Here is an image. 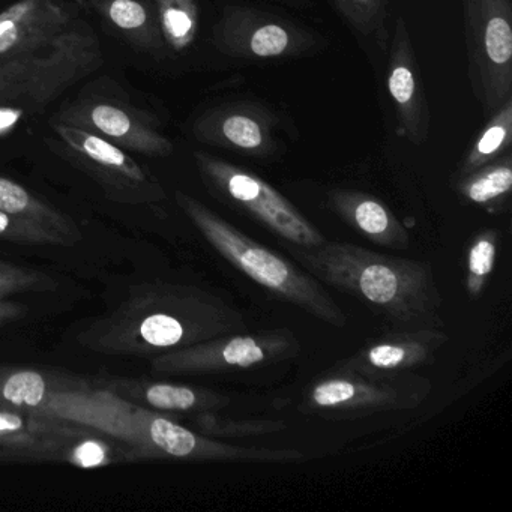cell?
Segmentation results:
<instances>
[{
	"label": "cell",
	"instance_id": "6da1fadb",
	"mask_svg": "<svg viewBox=\"0 0 512 512\" xmlns=\"http://www.w3.org/2000/svg\"><path fill=\"white\" fill-rule=\"evenodd\" d=\"M103 64L79 2L16 0L0 11V107L43 112Z\"/></svg>",
	"mask_w": 512,
	"mask_h": 512
},
{
	"label": "cell",
	"instance_id": "7a4b0ae2",
	"mask_svg": "<svg viewBox=\"0 0 512 512\" xmlns=\"http://www.w3.org/2000/svg\"><path fill=\"white\" fill-rule=\"evenodd\" d=\"M244 331L248 322L241 310L211 290L151 281L131 287L112 310L92 319L77 343L97 355L152 359Z\"/></svg>",
	"mask_w": 512,
	"mask_h": 512
},
{
	"label": "cell",
	"instance_id": "3957f363",
	"mask_svg": "<svg viewBox=\"0 0 512 512\" xmlns=\"http://www.w3.org/2000/svg\"><path fill=\"white\" fill-rule=\"evenodd\" d=\"M296 262L322 284L358 299L395 329H443V298L433 266L347 242L290 247Z\"/></svg>",
	"mask_w": 512,
	"mask_h": 512
},
{
	"label": "cell",
	"instance_id": "277c9868",
	"mask_svg": "<svg viewBox=\"0 0 512 512\" xmlns=\"http://www.w3.org/2000/svg\"><path fill=\"white\" fill-rule=\"evenodd\" d=\"M175 199L203 239L236 271L314 319L346 328L347 314L310 272L254 241L190 194L176 191Z\"/></svg>",
	"mask_w": 512,
	"mask_h": 512
},
{
	"label": "cell",
	"instance_id": "5b68a950",
	"mask_svg": "<svg viewBox=\"0 0 512 512\" xmlns=\"http://www.w3.org/2000/svg\"><path fill=\"white\" fill-rule=\"evenodd\" d=\"M430 392V380L413 371L370 374L335 364L305 386L298 410L322 419L365 418L416 409Z\"/></svg>",
	"mask_w": 512,
	"mask_h": 512
},
{
	"label": "cell",
	"instance_id": "8992f818",
	"mask_svg": "<svg viewBox=\"0 0 512 512\" xmlns=\"http://www.w3.org/2000/svg\"><path fill=\"white\" fill-rule=\"evenodd\" d=\"M49 148L100 185L107 199L125 206H158L167 194L148 167L131 152L82 128L50 121Z\"/></svg>",
	"mask_w": 512,
	"mask_h": 512
},
{
	"label": "cell",
	"instance_id": "52a82bcc",
	"mask_svg": "<svg viewBox=\"0 0 512 512\" xmlns=\"http://www.w3.org/2000/svg\"><path fill=\"white\" fill-rule=\"evenodd\" d=\"M197 169L217 199L253 218L290 247H314L325 241L323 233L259 176L206 152L194 154Z\"/></svg>",
	"mask_w": 512,
	"mask_h": 512
},
{
	"label": "cell",
	"instance_id": "ba28073f",
	"mask_svg": "<svg viewBox=\"0 0 512 512\" xmlns=\"http://www.w3.org/2000/svg\"><path fill=\"white\" fill-rule=\"evenodd\" d=\"M467 73L485 119L512 98L511 0H463Z\"/></svg>",
	"mask_w": 512,
	"mask_h": 512
},
{
	"label": "cell",
	"instance_id": "9c48e42d",
	"mask_svg": "<svg viewBox=\"0 0 512 512\" xmlns=\"http://www.w3.org/2000/svg\"><path fill=\"white\" fill-rule=\"evenodd\" d=\"M0 406L58 413L115 433L121 406L91 380L37 368L0 365Z\"/></svg>",
	"mask_w": 512,
	"mask_h": 512
},
{
	"label": "cell",
	"instance_id": "30bf717a",
	"mask_svg": "<svg viewBox=\"0 0 512 512\" xmlns=\"http://www.w3.org/2000/svg\"><path fill=\"white\" fill-rule=\"evenodd\" d=\"M301 341L290 328L235 332L149 359L160 376H206L269 367L296 358Z\"/></svg>",
	"mask_w": 512,
	"mask_h": 512
},
{
	"label": "cell",
	"instance_id": "8fae6325",
	"mask_svg": "<svg viewBox=\"0 0 512 512\" xmlns=\"http://www.w3.org/2000/svg\"><path fill=\"white\" fill-rule=\"evenodd\" d=\"M128 431L151 460L212 461V463L292 464L305 460L299 449L241 446L203 436L167 413L127 403Z\"/></svg>",
	"mask_w": 512,
	"mask_h": 512
},
{
	"label": "cell",
	"instance_id": "7c38bea8",
	"mask_svg": "<svg viewBox=\"0 0 512 512\" xmlns=\"http://www.w3.org/2000/svg\"><path fill=\"white\" fill-rule=\"evenodd\" d=\"M55 121L98 134L128 152L146 157H169L175 151L157 119L124 98L80 95L56 113Z\"/></svg>",
	"mask_w": 512,
	"mask_h": 512
},
{
	"label": "cell",
	"instance_id": "4fadbf2b",
	"mask_svg": "<svg viewBox=\"0 0 512 512\" xmlns=\"http://www.w3.org/2000/svg\"><path fill=\"white\" fill-rule=\"evenodd\" d=\"M83 424L58 413L0 406V463L64 464Z\"/></svg>",
	"mask_w": 512,
	"mask_h": 512
},
{
	"label": "cell",
	"instance_id": "5bb4252c",
	"mask_svg": "<svg viewBox=\"0 0 512 512\" xmlns=\"http://www.w3.org/2000/svg\"><path fill=\"white\" fill-rule=\"evenodd\" d=\"M214 43L229 56L275 59L305 52L308 38L269 14L229 8L215 25Z\"/></svg>",
	"mask_w": 512,
	"mask_h": 512
},
{
	"label": "cell",
	"instance_id": "9a60e30c",
	"mask_svg": "<svg viewBox=\"0 0 512 512\" xmlns=\"http://www.w3.org/2000/svg\"><path fill=\"white\" fill-rule=\"evenodd\" d=\"M448 340L439 328L395 329L365 341L358 352L337 364L361 373H406L433 364Z\"/></svg>",
	"mask_w": 512,
	"mask_h": 512
},
{
	"label": "cell",
	"instance_id": "2e32d148",
	"mask_svg": "<svg viewBox=\"0 0 512 512\" xmlns=\"http://www.w3.org/2000/svg\"><path fill=\"white\" fill-rule=\"evenodd\" d=\"M94 388L109 392L118 400L160 413L196 415L220 412L232 403L230 395L202 386L152 380L146 377L107 376L91 380Z\"/></svg>",
	"mask_w": 512,
	"mask_h": 512
},
{
	"label": "cell",
	"instance_id": "e0dca14e",
	"mask_svg": "<svg viewBox=\"0 0 512 512\" xmlns=\"http://www.w3.org/2000/svg\"><path fill=\"white\" fill-rule=\"evenodd\" d=\"M388 89L398 131L413 145H422L430 131V112L404 20L395 23L389 58Z\"/></svg>",
	"mask_w": 512,
	"mask_h": 512
},
{
	"label": "cell",
	"instance_id": "ac0fdd59",
	"mask_svg": "<svg viewBox=\"0 0 512 512\" xmlns=\"http://www.w3.org/2000/svg\"><path fill=\"white\" fill-rule=\"evenodd\" d=\"M329 205L347 226L373 244L394 250L409 247L406 227L376 197L361 191L334 190L329 193Z\"/></svg>",
	"mask_w": 512,
	"mask_h": 512
},
{
	"label": "cell",
	"instance_id": "d6986e66",
	"mask_svg": "<svg viewBox=\"0 0 512 512\" xmlns=\"http://www.w3.org/2000/svg\"><path fill=\"white\" fill-rule=\"evenodd\" d=\"M128 46L149 55L164 50L152 0H82Z\"/></svg>",
	"mask_w": 512,
	"mask_h": 512
},
{
	"label": "cell",
	"instance_id": "ffe728a7",
	"mask_svg": "<svg viewBox=\"0 0 512 512\" xmlns=\"http://www.w3.org/2000/svg\"><path fill=\"white\" fill-rule=\"evenodd\" d=\"M194 133L202 142L245 154L265 155L272 151L271 136L262 119L238 107L203 116L194 125Z\"/></svg>",
	"mask_w": 512,
	"mask_h": 512
},
{
	"label": "cell",
	"instance_id": "44dd1931",
	"mask_svg": "<svg viewBox=\"0 0 512 512\" xmlns=\"http://www.w3.org/2000/svg\"><path fill=\"white\" fill-rule=\"evenodd\" d=\"M0 211L53 230L71 245L83 241V232L70 215L5 176H0Z\"/></svg>",
	"mask_w": 512,
	"mask_h": 512
},
{
	"label": "cell",
	"instance_id": "7402d4cb",
	"mask_svg": "<svg viewBox=\"0 0 512 512\" xmlns=\"http://www.w3.org/2000/svg\"><path fill=\"white\" fill-rule=\"evenodd\" d=\"M512 190V158L506 154L472 173L455 179V191L470 205L488 212L502 211Z\"/></svg>",
	"mask_w": 512,
	"mask_h": 512
},
{
	"label": "cell",
	"instance_id": "603a6c76",
	"mask_svg": "<svg viewBox=\"0 0 512 512\" xmlns=\"http://www.w3.org/2000/svg\"><path fill=\"white\" fill-rule=\"evenodd\" d=\"M511 139L512 98H509L496 113L488 118L484 130L458 164L457 178L502 157L511 146Z\"/></svg>",
	"mask_w": 512,
	"mask_h": 512
},
{
	"label": "cell",
	"instance_id": "cb8c5ba5",
	"mask_svg": "<svg viewBox=\"0 0 512 512\" xmlns=\"http://www.w3.org/2000/svg\"><path fill=\"white\" fill-rule=\"evenodd\" d=\"M164 49L184 52L196 40L199 8L196 0H152Z\"/></svg>",
	"mask_w": 512,
	"mask_h": 512
},
{
	"label": "cell",
	"instance_id": "d4e9b609",
	"mask_svg": "<svg viewBox=\"0 0 512 512\" xmlns=\"http://www.w3.org/2000/svg\"><path fill=\"white\" fill-rule=\"evenodd\" d=\"M191 428L203 436L218 440L251 439L269 436L286 430L281 419H235L218 415V412H200L190 415Z\"/></svg>",
	"mask_w": 512,
	"mask_h": 512
},
{
	"label": "cell",
	"instance_id": "484cf974",
	"mask_svg": "<svg viewBox=\"0 0 512 512\" xmlns=\"http://www.w3.org/2000/svg\"><path fill=\"white\" fill-rule=\"evenodd\" d=\"M500 233L496 229H485L473 236L466 259V286L467 295L476 301L481 298L493 274L496 265L497 251H499Z\"/></svg>",
	"mask_w": 512,
	"mask_h": 512
},
{
	"label": "cell",
	"instance_id": "4316f807",
	"mask_svg": "<svg viewBox=\"0 0 512 512\" xmlns=\"http://www.w3.org/2000/svg\"><path fill=\"white\" fill-rule=\"evenodd\" d=\"M0 241L29 247H73L53 230L4 211H0Z\"/></svg>",
	"mask_w": 512,
	"mask_h": 512
},
{
	"label": "cell",
	"instance_id": "83f0119b",
	"mask_svg": "<svg viewBox=\"0 0 512 512\" xmlns=\"http://www.w3.org/2000/svg\"><path fill=\"white\" fill-rule=\"evenodd\" d=\"M335 4L349 25L365 37L385 25L386 0H335Z\"/></svg>",
	"mask_w": 512,
	"mask_h": 512
},
{
	"label": "cell",
	"instance_id": "f1b7e54d",
	"mask_svg": "<svg viewBox=\"0 0 512 512\" xmlns=\"http://www.w3.org/2000/svg\"><path fill=\"white\" fill-rule=\"evenodd\" d=\"M29 313L28 305L23 302L13 301V299H0V328L13 325L19 320L25 319Z\"/></svg>",
	"mask_w": 512,
	"mask_h": 512
}]
</instances>
